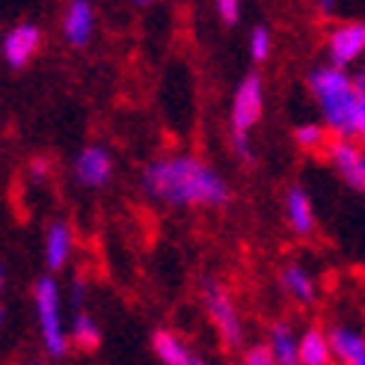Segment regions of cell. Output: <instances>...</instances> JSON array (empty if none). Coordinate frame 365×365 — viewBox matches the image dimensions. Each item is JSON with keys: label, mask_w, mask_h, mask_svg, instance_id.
Instances as JSON below:
<instances>
[{"label": "cell", "mask_w": 365, "mask_h": 365, "mask_svg": "<svg viewBox=\"0 0 365 365\" xmlns=\"http://www.w3.org/2000/svg\"><path fill=\"white\" fill-rule=\"evenodd\" d=\"M244 365H277L270 344L262 341V344H250V348H244Z\"/></svg>", "instance_id": "22"}, {"label": "cell", "mask_w": 365, "mask_h": 365, "mask_svg": "<svg viewBox=\"0 0 365 365\" xmlns=\"http://www.w3.org/2000/svg\"><path fill=\"white\" fill-rule=\"evenodd\" d=\"M63 39L71 48H86L96 33V9L89 0H68L63 9Z\"/></svg>", "instance_id": "10"}, {"label": "cell", "mask_w": 365, "mask_h": 365, "mask_svg": "<svg viewBox=\"0 0 365 365\" xmlns=\"http://www.w3.org/2000/svg\"><path fill=\"white\" fill-rule=\"evenodd\" d=\"M152 354L158 356V362L163 365H199L202 359H199L181 336L170 333V330H158L152 336Z\"/></svg>", "instance_id": "16"}, {"label": "cell", "mask_w": 365, "mask_h": 365, "mask_svg": "<svg viewBox=\"0 0 365 365\" xmlns=\"http://www.w3.org/2000/svg\"><path fill=\"white\" fill-rule=\"evenodd\" d=\"M315 9L327 18V21L365 18V0H315Z\"/></svg>", "instance_id": "20"}, {"label": "cell", "mask_w": 365, "mask_h": 365, "mask_svg": "<svg viewBox=\"0 0 365 365\" xmlns=\"http://www.w3.org/2000/svg\"><path fill=\"white\" fill-rule=\"evenodd\" d=\"M68 336H71V348L89 354L101 344V327L89 312L75 309V312H71V321H68Z\"/></svg>", "instance_id": "18"}, {"label": "cell", "mask_w": 365, "mask_h": 365, "mask_svg": "<svg viewBox=\"0 0 365 365\" xmlns=\"http://www.w3.org/2000/svg\"><path fill=\"white\" fill-rule=\"evenodd\" d=\"M264 113V83L259 75H247L238 89L232 96V107H229V131H232V149L241 160L252 158L250 149V137L255 131Z\"/></svg>", "instance_id": "4"}, {"label": "cell", "mask_w": 365, "mask_h": 365, "mask_svg": "<svg viewBox=\"0 0 365 365\" xmlns=\"http://www.w3.org/2000/svg\"><path fill=\"white\" fill-rule=\"evenodd\" d=\"M247 51H250L252 63H267L270 53H273V33H270V27H264V24L252 27L250 39H247Z\"/></svg>", "instance_id": "21"}, {"label": "cell", "mask_w": 365, "mask_h": 365, "mask_svg": "<svg viewBox=\"0 0 365 365\" xmlns=\"http://www.w3.org/2000/svg\"><path fill=\"white\" fill-rule=\"evenodd\" d=\"M39 48H42V30L33 21H21L12 30H6L0 53H4V63L9 68H24L36 53H39Z\"/></svg>", "instance_id": "9"}, {"label": "cell", "mask_w": 365, "mask_h": 365, "mask_svg": "<svg viewBox=\"0 0 365 365\" xmlns=\"http://www.w3.org/2000/svg\"><path fill=\"white\" fill-rule=\"evenodd\" d=\"M48 167H51V163H48L45 158H33V160H30V175H33L36 181H42V178L48 175Z\"/></svg>", "instance_id": "25"}, {"label": "cell", "mask_w": 365, "mask_h": 365, "mask_svg": "<svg viewBox=\"0 0 365 365\" xmlns=\"http://www.w3.org/2000/svg\"><path fill=\"white\" fill-rule=\"evenodd\" d=\"M42 252H45V267L48 270H63L75 252V232L66 220H53L45 232V241H42Z\"/></svg>", "instance_id": "11"}, {"label": "cell", "mask_w": 365, "mask_h": 365, "mask_svg": "<svg viewBox=\"0 0 365 365\" xmlns=\"http://www.w3.org/2000/svg\"><path fill=\"white\" fill-rule=\"evenodd\" d=\"M333 356L341 365H365V330L351 324H336L330 330Z\"/></svg>", "instance_id": "14"}, {"label": "cell", "mask_w": 365, "mask_h": 365, "mask_svg": "<svg viewBox=\"0 0 365 365\" xmlns=\"http://www.w3.org/2000/svg\"><path fill=\"white\" fill-rule=\"evenodd\" d=\"M277 365H300V333L288 321H273L267 327V339Z\"/></svg>", "instance_id": "15"}, {"label": "cell", "mask_w": 365, "mask_h": 365, "mask_svg": "<svg viewBox=\"0 0 365 365\" xmlns=\"http://www.w3.org/2000/svg\"><path fill=\"white\" fill-rule=\"evenodd\" d=\"M324 155L344 185L365 193V143L356 137H333Z\"/></svg>", "instance_id": "7"}, {"label": "cell", "mask_w": 365, "mask_h": 365, "mask_svg": "<svg viewBox=\"0 0 365 365\" xmlns=\"http://www.w3.org/2000/svg\"><path fill=\"white\" fill-rule=\"evenodd\" d=\"M241 4H244V0H214L217 15H220L223 24H235V21H238V18H241Z\"/></svg>", "instance_id": "23"}, {"label": "cell", "mask_w": 365, "mask_h": 365, "mask_svg": "<svg viewBox=\"0 0 365 365\" xmlns=\"http://www.w3.org/2000/svg\"><path fill=\"white\" fill-rule=\"evenodd\" d=\"M327 60L344 66V68H356L365 60V18H344V21H330L324 39Z\"/></svg>", "instance_id": "6"}, {"label": "cell", "mask_w": 365, "mask_h": 365, "mask_svg": "<svg viewBox=\"0 0 365 365\" xmlns=\"http://www.w3.org/2000/svg\"><path fill=\"white\" fill-rule=\"evenodd\" d=\"M333 134L324 122H300L294 128V145L303 152H324L330 145Z\"/></svg>", "instance_id": "19"}, {"label": "cell", "mask_w": 365, "mask_h": 365, "mask_svg": "<svg viewBox=\"0 0 365 365\" xmlns=\"http://www.w3.org/2000/svg\"><path fill=\"white\" fill-rule=\"evenodd\" d=\"M140 187L152 202L163 208H223L229 202V185L208 160L190 152L155 158L140 173Z\"/></svg>", "instance_id": "1"}, {"label": "cell", "mask_w": 365, "mask_h": 365, "mask_svg": "<svg viewBox=\"0 0 365 365\" xmlns=\"http://www.w3.org/2000/svg\"><path fill=\"white\" fill-rule=\"evenodd\" d=\"M309 93H312L321 122L330 128L333 137H354L362 86L348 68L330 60L324 66H315L309 71Z\"/></svg>", "instance_id": "2"}, {"label": "cell", "mask_w": 365, "mask_h": 365, "mask_svg": "<svg viewBox=\"0 0 365 365\" xmlns=\"http://www.w3.org/2000/svg\"><path fill=\"white\" fill-rule=\"evenodd\" d=\"M202 306H205V315L214 327L217 339H220V344L226 351H238L244 344V321H241V312L235 306L232 294L220 282H205Z\"/></svg>", "instance_id": "5"}, {"label": "cell", "mask_w": 365, "mask_h": 365, "mask_svg": "<svg viewBox=\"0 0 365 365\" xmlns=\"http://www.w3.org/2000/svg\"><path fill=\"white\" fill-rule=\"evenodd\" d=\"M75 178L78 185H83L86 190H101L104 185H110L113 178V155L110 149L93 143V145H83L75 158Z\"/></svg>", "instance_id": "8"}, {"label": "cell", "mask_w": 365, "mask_h": 365, "mask_svg": "<svg viewBox=\"0 0 365 365\" xmlns=\"http://www.w3.org/2000/svg\"><path fill=\"white\" fill-rule=\"evenodd\" d=\"M354 137L359 143H365V89L359 96V107H356V125H354Z\"/></svg>", "instance_id": "24"}, {"label": "cell", "mask_w": 365, "mask_h": 365, "mask_svg": "<svg viewBox=\"0 0 365 365\" xmlns=\"http://www.w3.org/2000/svg\"><path fill=\"white\" fill-rule=\"evenodd\" d=\"M131 4H137V6H149V4H155V0H131Z\"/></svg>", "instance_id": "27"}, {"label": "cell", "mask_w": 365, "mask_h": 365, "mask_svg": "<svg viewBox=\"0 0 365 365\" xmlns=\"http://www.w3.org/2000/svg\"><path fill=\"white\" fill-rule=\"evenodd\" d=\"M279 285H282V291H285V294L294 300L297 306H312V303L318 300V291H321V288H318V279L312 277V270L303 267L300 262H291V264L282 267Z\"/></svg>", "instance_id": "13"}, {"label": "cell", "mask_w": 365, "mask_h": 365, "mask_svg": "<svg viewBox=\"0 0 365 365\" xmlns=\"http://www.w3.org/2000/svg\"><path fill=\"white\" fill-rule=\"evenodd\" d=\"M33 312L36 327H39V339L48 356L63 359L71 348L68 321H66V297L63 288L53 277H39L33 285Z\"/></svg>", "instance_id": "3"}, {"label": "cell", "mask_w": 365, "mask_h": 365, "mask_svg": "<svg viewBox=\"0 0 365 365\" xmlns=\"http://www.w3.org/2000/svg\"><path fill=\"white\" fill-rule=\"evenodd\" d=\"M354 78H356V83H359V86L365 89V60H362V63L356 66V71H354Z\"/></svg>", "instance_id": "26"}, {"label": "cell", "mask_w": 365, "mask_h": 365, "mask_svg": "<svg viewBox=\"0 0 365 365\" xmlns=\"http://www.w3.org/2000/svg\"><path fill=\"white\" fill-rule=\"evenodd\" d=\"M285 223L294 235H312L318 226V217H315V205L309 193L300 185H291L285 190Z\"/></svg>", "instance_id": "12"}, {"label": "cell", "mask_w": 365, "mask_h": 365, "mask_svg": "<svg viewBox=\"0 0 365 365\" xmlns=\"http://www.w3.org/2000/svg\"><path fill=\"white\" fill-rule=\"evenodd\" d=\"M330 362H336L330 330L306 327L300 333V365H330Z\"/></svg>", "instance_id": "17"}]
</instances>
